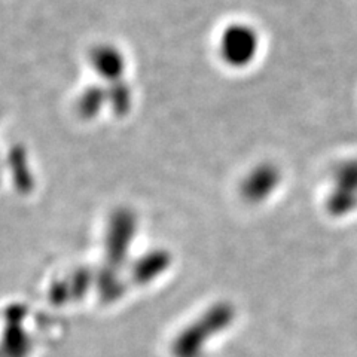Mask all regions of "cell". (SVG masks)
<instances>
[{
  "label": "cell",
  "mask_w": 357,
  "mask_h": 357,
  "mask_svg": "<svg viewBox=\"0 0 357 357\" xmlns=\"http://www.w3.org/2000/svg\"><path fill=\"white\" fill-rule=\"evenodd\" d=\"M234 319V310L228 304H219L210 308L204 316H201L194 325L189 326L177 337L173 345L176 357H199L206 342L231 325Z\"/></svg>",
  "instance_id": "2"
},
{
  "label": "cell",
  "mask_w": 357,
  "mask_h": 357,
  "mask_svg": "<svg viewBox=\"0 0 357 357\" xmlns=\"http://www.w3.org/2000/svg\"><path fill=\"white\" fill-rule=\"evenodd\" d=\"M280 170L273 164H261L248 174L241 185L243 197L250 203H259L270 197L280 185Z\"/></svg>",
  "instance_id": "4"
},
{
  "label": "cell",
  "mask_w": 357,
  "mask_h": 357,
  "mask_svg": "<svg viewBox=\"0 0 357 357\" xmlns=\"http://www.w3.org/2000/svg\"><path fill=\"white\" fill-rule=\"evenodd\" d=\"M357 207V158L340 164L332 176L328 208L335 216H344Z\"/></svg>",
  "instance_id": "3"
},
{
  "label": "cell",
  "mask_w": 357,
  "mask_h": 357,
  "mask_svg": "<svg viewBox=\"0 0 357 357\" xmlns=\"http://www.w3.org/2000/svg\"><path fill=\"white\" fill-rule=\"evenodd\" d=\"M170 265V256L167 252H153L151 253L146 259L142 261L137 275L142 282H148L152 280L153 277L160 275L164 270H167V266Z\"/></svg>",
  "instance_id": "5"
},
{
  "label": "cell",
  "mask_w": 357,
  "mask_h": 357,
  "mask_svg": "<svg viewBox=\"0 0 357 357\" xmlns=\"http://www.w3.org/2000/svg\"><path fill=\"white\" fill-rule=\"evenodd\" d=\"M261 50L262 38L258 29L249 22H231L218 39V54L229 69H248L259 57Z\"/></svg>",
  "instance_id": "1"
}]
</instances>
